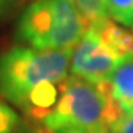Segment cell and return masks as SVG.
<instances>
[{"mask_svg":"<svg viewBox=\"0 0 133 133\" xmlns=\"http://www.w3.org/2000/svg\"><path fill=\"white\" fill-rule=\"evenodd\" d=\"M19 117L9 105L0 101V133H14L18 127Z\"/></svg>","mask_w":133,"mask_h":133,"instance_id":"ba28073f","label":"cell"},{"mask_svg":"<svg viewBox=\"0 0 133 133\" xmlns=\"http://www.w3.org/2000/svg\"><path fill=\"white\" fill-rule=\"evenodd\" d=\"M121 62H124L123 56L95 25L89 24L81 38L72 48L70 71L72 76L99 83L107 80Z\"/></svg>","mask_w":133,"mask_h":133,"instance_id":"277c9868","label":"cell"},{"mask_svg":"<svg viewBox=\"0 0 133 133\" xmlns=\"http://www.w3.org/2000/svg\"><path fill=\"white\" fill-rule=\"evenodd\" d=\"M74 3L78 6L89 22H96L108 16L105 0H74Z\"/></svg>","mask_w":133,"mask_h":133,"instance_id":"52a82bcc","label":"cell"},{"mask_svg":"<svg viewBox=\"0 0 133 133\" xmlns=\"http://www.w3.org/2000/svg\"><path fill=\"white\" fill-rule=\"evenodd\" d=\"M130 28L133 30V15H132V24H130Z\"/></svg>","mask_w":133,"mask_h":133,"instance_id":"4fadbf2b","label":"cell"},{"mask_svg":"<svg viewBox=\"0 0 133 133\" xmlns=\"http://www.w3.org/2000/svg\"><path fill=\"white\" fill-rule=\"evenodd\" d=\"M123 117L111 95L108 78L93 83L70 76L62 81L56 102L40 124L48 133L80 126H105L111 129Z\"/></svg>","mask_w":133,"mask_h":133,"instance_id":"7a4b0ae2","label":"cell"},{"mask_svg":"<svg viewBox=\"0 0 133 133\" xmlns=\"http://www.w3.org/2000/svg\"><path fill=\"white\" fill-rule=\"evenodd\" d=\"M16 0H0V16L5 15L8 10L14 6V3Z\"/></svg>","mask_w":133,"mask_h":133,"instance_id":"8fae6325","label":"cell"},{"mask_svg":"<svg viewBox=\"0 0 133 133\" xmlns=\"http://www.w3.org/2000/svg\"><path fill=\"white\" fill-rule=\"evenodd\" d=\"M108 16L130 27L133 15V0H105Z\"/></svg>","mask_w":133,"mask_h":133,"instance_id":"8992f818","label":"cell"},{"mask_svg":"<svg viewBox=\"0 0 133 133\" xmlns=\"http://www.w3.org/2000/svg\"><path fill=\"white\" fill-rule=\"evenodd\" d=\"M24 133H43V132H36V130H28V132H24Z\"/></svg>","mask_w":133,"mask_h":133,"instance_id":"7c38bea8","label":"cell"},{"mask_svg":"<svg viewBox=\"0 0 133 133\" xmlns=\"http://www.w3.org/2000/svg\"><path fill=\"white\" fill-rule=\"evenodd\" d=\"M89 24L74 0H33L18 19L16 37L36 49H72Z\"/></svg>","mask_w":133,"mask_h":133,"instance_id":"3957f363","label":"cell"},{"mask_svg":"<svg viewBox=\"0 0 133 133\" xmlns=\"http://www.w3.org/2000/svg\"><path fill=\"white\" fill-rule=\"evenodd\" d=\"M108 84L123 115L133 114V58L121 62L115 68L108 77Z\"/></svg>","mask_w":133,"mask_h":133,"instance_id":"5b68a950","label":"cell"},{"mask_svg":"<svg viewBox=\"0 0 133 133\" xmlns=\"http://www.w3.org/2000/svg\"><path fill=\"white\" fill-rule=\"evenodd\" d=\"M52 133H111L105 126H80V127H65Z\"/></svg>","mask_w":133,"mask_h":133,"instance_id":"9c48e42d","label":"cell"},{"mask_svg":"<svg viewBox=\"0 0 133 133\" xmlns=\"http://www.w3.org/2000/svg\"><path fill=\"white\" fill-rule=\"evenodd\" d=\"M72 49L14 46L0 55V96L42 121L68 77Z\"/></svg>","mask_w":133,"mask_h":133,"instance_id":"6da1fadb","label":"cell"},{"mask_svg":"<svg viewBox=\"0 0 133 133\" xmlns=\"http://www.w3.org/2000/svg\"><path fill=\"white\" fill-rule=\"evenodd\" d=\"M109 130L111 133H133V114L124 115Z\"/></svg>","mask_w":133,"mask_h":133,"instance_id":"30bf717a","label":"cell"}]
</instances>
